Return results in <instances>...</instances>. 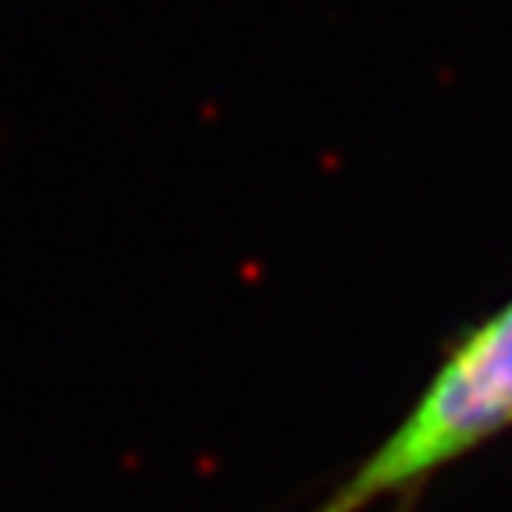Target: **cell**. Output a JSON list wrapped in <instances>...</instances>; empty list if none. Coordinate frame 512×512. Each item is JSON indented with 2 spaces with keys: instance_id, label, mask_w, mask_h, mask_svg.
Here are the masks:
<instances>
[{
  "instance_id": "1",
  "label": "cell",
  "mask_w": 512,
  "mask_h": 512,
  "mask_svg": "<svg viewBox=\"0 0 512 512\" xmlns=\"http://www.w3.org/2000/svg\"><path fill=\"white\" fill-rule=\"evenodd\" d=\"M512 427V303L448 345L395 431L352 466L310 512H367L409 498L427 480Z\"/></svg>"
}]
</instances>
